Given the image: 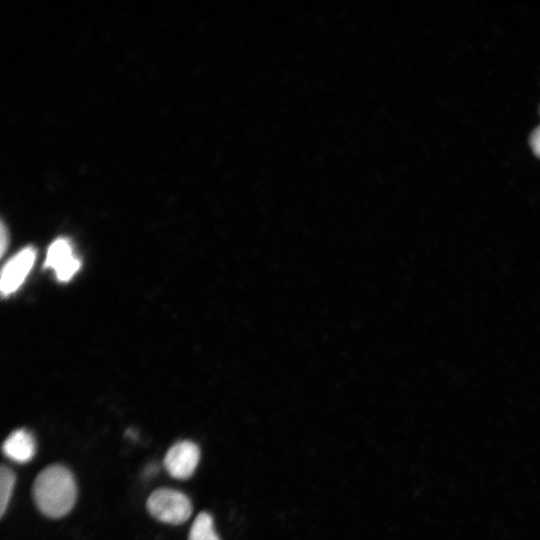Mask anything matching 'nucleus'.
Returning a JSON list of instances; mask_svg holds the SVG:
<instances>
[{
  "mask_svg": "<svg viewBox=\"0 0 540 540\" xmlns=\"http://www.w3.org/2000/svg\"><path fill=\"white\" fill-rule=\"evenodd\" d=\"M188 540H220L210 514L202 512L197 515L190 528Z\"/></svg>",
  "mask_w": 540,
  "mask_h": 540,
  "instance_id": "7",
  "label": "nucleus"
},
{
  "mask_svg": "<svg viewBox=\"0 0 540 540\" xmlns=\"http://www.w3.org/2000/svg\"><path fill=\"white\" fill-rule=\"evenodd\" d=\"M0 250H1V255L3 256L4 255V252L6 250V247H7V243H8V234H7V230L4 226V223H1V229H0Z\"/></svg>",
  "mask_w": 540,
  "mask_h": 540,
  "instance_id": "10",
  "label": "nucleus"
},
{
  "mask_svg": "<svg viewBox=\"0 0 540 540\" xmlns=\"http://www.w3.org/2000/svg\"><path fill=\"white\" fill-rule=\"evenodd\" d=\"M146 507L154 518L173 525L184 523L192 513L189 498L169 488L155 490L147 499Z\"/></svg>",
  "mask_w": 540,
  "mask_h": 540,
  "instance_id": "2",
  "label": "nucleus"
},
{
  "mask_svg": "<svg viewBox=\"0 0 540 540\" xmlns=\"http://www.w3.org/2000/svg\"><path fill=\"white\" fill-rule=\"evenodd\" d=\"M199 459V447L192 441L182 440L169 448L164 466L173 478L184 480L194 473Z\"/></svg>",
  "mask_w": 540,
  "mask_h": 540,
  "instance_id": "3",
  "label": "nucleus"
},
{
  "mask_svg": "<svg viewBox=\"0 0 540 540\" xmlns=\"http://www.w3.org/2000/svg\"><path fill=\"white\" fill-rule=\"evenodd\" d=\"M45 266L54 269L60 281H68L79 270L80 261L73 254L70 241L59 238L50 245Z\"/></svg>",
  "mask_w": 540,
  "mask_h": 540,
  "instance_id": "5",
  "label": "nucleus"
},
{
  "mask_svg": "<svg viewBox=\"0 0 540 540\" xmlns=\"http://www.w3.org/2000/svg\"><path fill=\"white\" fill-rule=\"evenodd\" d=\"M35 450L34 437L25 429L13 431L2 445L5 456L18 463L30 461L35 454Z\"/></svg>",
  "mask_w": 540,
  "mask_h": 540,
  "instance_id": "6",
  "label": "nucleus"
},
{
  "mask_svg": "<svg viewBox=\"0 0 540 540\" xmlns=\"http://www.w3.org/2000/svg\"><path fill=\"white\" fill-rule=\"evenodd\" d=\"M36 258L34 248L28 247L13 256L3 267L1 273V292L8 295L19 288L31 270Z\"/></svg>",
  "mask_w": 540,
  "mask_h": 540,
  "instance_id": "4",
  "label": "nucleus"
},
{
  "mask_svg": "<svg viewBox=\"0 0 540 540\" xmlns=\"http://www.w3.org/2000/svg\"><path fill=\"white\" fill-rule=\"evenodd\" d=\"M15 485L14 472L2 465L0 469V515L3 516Z\"/></svg>",
  "mask_w": 540,
  "mask_h": 540,
  "instance_id": "8",
  "label": "nucleus"
},
{
  "mask_svg": "<svg viewBox=\"0 0 540 540\" xmlns=\"http://www.w3.org/2000/svg\"><path fill=\"white\" fill-rule=\"evenodd\" d=\"M33 499L42 514L50 518L66 515L74 506L77 486L72 473L62 465H50L35 478Z\"/></svg>",
  "mask_w": 540,
  "mask_h": 540,
  "instance_id": "1",
  "label": "nucleus"
},
{
  "mask_svg": "<svg viewBox=\"0 0 540 540\" xmlns=\"http://www.w3.org/2000/svg\"><path fill=\"white\" fill-rule=\"evenodd\" d=\"M529 143L534 154L540 157V126L532 131Z\"/></svg>",
  "mask_w": 540,
  "mask_h": 540,
  "instance_id": "9",
  "label": "nucleus"
}]
</instances>
